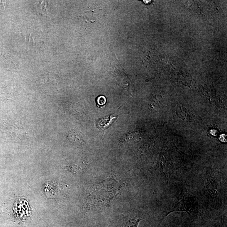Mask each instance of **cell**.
I'll return each mask as SVG.
<instances>
[{"mask_svg":"<svg viewBox=\"0 0 227 227\" xmlns=\"http://www.w3.org/2000/svg\"><path fill=\"white\" fill-rule=\"evenodd\" d=\"M144 1V3L145 4H148V3H151V1Z\"/></svg>","mask_w":227,"mask_h":227,"instance_id":"obj_4","label":"cell"},{"mask_svg":"<svg viewBox=\"0 0 227 227\" xmlns=\"http://www.w3.org/2000/svg\"><path fill=\"white\" fill-rule=\"evenodd\" d=\"M97 104L99 106H103L106 103V98L104 96H98L96 100Z\"/></svg>","mask_w":227,"mask_h":227,"instance_id":"obj_3","label":"cell"},{"mask_svg":"<svg viewBox=\"0 0 227 227\" xmlns=\"http://www.w3.org/2000/svg\"><path fill=\"white\" fill-rule=\"evenodd\" d=\"M141 219L131 218L126 221L123 227H138Z\"/></svg>","mask_w":227,"mask_h":227,"instance_id":"obj_2","label":"cell"},{"mask_svg":"<svg viewBox=\"0 0 227 227\" xmlns=\"http://www.w3.org/2000/svg\"><path fill=\"white\" fill-rule=\"evenodd\" d=\"M117 117V116H115L114 114L106 116L97 120L96 125L98 128L104 132L111 126Z\"/></svg>","mask_w":227,"mask_h":227,"instance_id":"obj_1","label":"cell"}]
</instances>
